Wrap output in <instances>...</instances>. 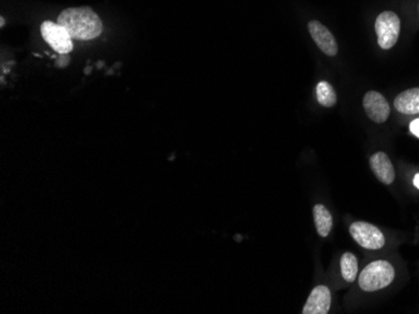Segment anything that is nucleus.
<instances>
[{"label": "nucleus", "instance_id": "obj_1", "mask_svg": "<svg viewBox=\"0 0 419 314\" xmlns=\"http://www.w3.org/2000/svg\"><path fill=\"white\" fill-rule=\"evenodd\" d=\"M58 24L63 26L72 39L92 40L104 30L102 20L90 7L68 8L58 15Z\"/></svg>", "mask_w": 419, "mask_h": 314}, {"label": "nucleus", "instance_id": "obj_2", "mask_svg": "<svg viewBox=\"0 0 419 314\" xmlns=\"http://www.w3.org/2000/svg\"><path fill=\"white\" fill-rule=\"evenodd\" d=\"M395 270L387 261H375L368 264L359 274V287L364 292H375L386 288L393 282Z\"/></svg>", "mask_w": 419, "mask_h": 314}, {"label": "nucleus", "instance_id": "obj_3", "mask_svg": "<svg viewBox=\"0 0 419 314\" xmlns=\"http://www.w3.org/2000/svg\"><path fill=\"white\" fill-rule=\"evenodd\" d=\"M375 33L378 44L381 49L388 51L398 42L400 33V17L394 12H383L375 20Z\"/></svg>", "mask_w": 419, "mask_h": 314}, {"label": "nucleus", "instance_id": "obj_4", "mask_svg": "<svg viewBox=\"0 0 419 314\" xmlns=\"http://www.w3.org/2000/svg\"><path fill=\"white\" fill-rule=\"evenodd\" d=\"M349 232L355 242L365 250H381L386 244V238L381 229L367 222H354Z\"/></svg>", "mask_w": 419, "mask_h": 314}, {"label": "nucleus", "instance_id": "obj_5", "mask_svg": "<svg viewBox=\"0 0 419 314\" xmlns=\"http://www.w3.org/2000/svg\"><path fill=\"white\" fill-rule=\"evenodd\" d=\"M42 37L58 54H68L73 49L72 37L63 26L51 20H45L40 26Z\"/></svg>", "mask_w": 419, "mask_h": 314}, {"label": "nucleus", "instance_id": "obj_6", "mask_svg": "<svg viewBox=\"0 0 419 314\" xmlns=\"http://www.w3.org/2000/svg\"><path fill=\"white\" fill-rule=\"evenodd\" d=\"M363 107L367 113V116L375 123L387 122L391 108L389 103L379 91L369 90L363 98Z\"/></svg>", "mask_w": 419, "mask_h": 314}, {"label": "nucleus", "instance_id": "obj_7", "mask_svg": "<svg viewBox=\"0 0 419 314\" xmlns=\"http://www.w3.org/2000/svg\"><path fill=\"white\" fill-rule=\"evenodd\" d=\"M308 28H309L311 38L315 42V44L319 46V49L324 54H327L329 57L336 55V53H338V44H336L334 35L331 34V32H330L327 26H322L320 21L311 20Z\"/></svg>", "mask_w": 419, "mask_h": 314}, {"label": "nucleus", "instance_id": "obj_8", "mask_svg": "<svg viewBox=\"0 0 419 314\" xmlns=\"http://www.w3.org/2000/svg\"><path fill=\"white\" fill-rule=\"evenodd\" d=\"M331 306V293L327 286H318L311 290L306 304L304 306V314L329 313Z\"/></svg>", "mask_w": 419, "mask_h": 314}, {"label": "nucleus", "instance_id": "obj_9", "mask_svg": "<svg viewBox=\"0 0 419 314\" xmlns=\"http://www.w3.org/2000/svg\"><path fill=\"white\" fill-rule=\"evenodd\" d=\"M370 168L375 174V177L381 182L383 184H392L395 180V171L393 164L389 159L387 154L383 152H377L370 157Z\"/></svg>", "mask_w": 419, "mask_h": 314}, {"label": "nucleus", "instance_id": "obj_10", "mask_svg": "<svg viewBox=\"0 0 419 314\" xmlns=\"http://www.w3.org/2000/svg\"><path fill=\"white\" fill-rule=\"evenodd\" d=\"M394 108L402 114H418L419 88L402 91L394 101Z\"/></svg>", "mask_w": 419, "mask_h": 314}, {"label": "nucleus", "instance_id": "obj_11", "mask_svg": "<svg viewBox=\"0 0 419 314\" xmlns=\"http://www.w3.org/2000/svg\"><path fill=\"white\" fill-rule=\"evenodd\" d=\"M313 214H314V223L318 234L320 237H328L333 228V218L329 211L327 209L325 205L316 204L313 208Z\"/></svg>", "mask_w": 419, "mask_h": 314}, {"label": "nucleus", "instance_id": "obj_12", "mask_svg": "<svg viewBox=\"0 0 419 314\" xmlns=\"http://www.w3.org/2000/svg\"><path fill=\"white\" fill-rule=\"evenodd\" d=\"M342 276L345 282H354L358 276V259L353 253H344L340 259Z\"/></svg>", "mask_w": 419, "mask_h": 314}, {"label": "nucleus", "instance_id": "obj_13", "mask_svg": "<svg viewBox=\"0 0 419 314\" xmlns=\"http://www.w3.org/2000/svg\"><path fill=\"white\" fill-rule=\"evenodd\" d=\"M318 102L325 108L334 107L336 103V93L328 82H319L316 85Z\"/></svg>", "mask_w": 419, "mask_h": 314}, {"label": "nucleus", "instance_id": "obj_14", "mask_svg": "<svg viewBox=\"0 0 419 314\" xmlns=\"http://www.w3.org/2000/svg\"><path fill=\"white\" fill-rule=\"evenodd\" d=\"M409 129H411V133H412L413 135H416L417 138H419V118L418 119H414V121L411 123Z\"/></svg>", "mask_w": 419, "mask_h": 314}, {"label": "nucleus", "instance_id": "obj_15", "mask_svg": "<svg viewBox=\"0 0 419 314\" xmlns=\"http://www.w3.org/2000/svg\"><path fill=\"white\" fill-rule=\"evenodd\" d=\"M413 184H414V186H416L417 189H419V173L416 174V175H414V180H413Z\"/></svg>", "mask_w": 419, "mask_h": 314}, {"label": "nucleus", "instance_id": "obj_16", "mask_svg": "<svg viewBox=\"0 0 419 314\" xmlns=\"http://www.w3.org/2000/svg\"><path fill=\"white\" fill-rule=\"evenodd\" d=\"M4 24H6V20H4V18H1L0 19V26H4Z\"/></svg>", "mask_w": 419, "mask_h": 314}]
</instances>
